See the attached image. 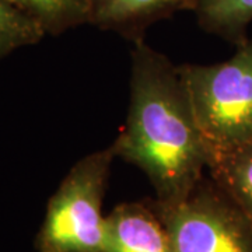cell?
<instances>
[{"instance_id":"obj_5","label":"cell","mask_w":252,"mask_h":252,"mask_svg":"<svg viewBox=\"0 0 252 252\" xmlns=\"http://www.w3.org/2000/svg\"><path fill=\"white\" fill-rule=\"evenodd\" d=\"M104 252H172L152 202L119 203L105 216Z\"/></svg>"},{"instance_id":"obj_7","label":"cell","mask_w":252,"mask_h":252,"mask_svg":"<svg viewBox=\"0 0 252 252\" xmlns=\"http://www.w3.org/2000/svg\"><path fill=\"white\" fill-rule=\"evenodd\" d=\"M207 174L252 221V140L213 156Z\"/></svg>"},{"instance_id":"obj_10","label":"cell","mask_w":252,"mask_h":252,"mask_svg":"<svg viewBox=\"0 0 252 252\" xmlns=\"http://www.w3.org/2000/svg\"><path fill=\"white\" fill-rule=\"evenodd\" d=\"M45 35L42 27L7 0H0V59L18 48L34 45Z\"/></svg>"},{"instance_id":"obj_8","label":"cell","mask_w":252,"mask_h":252,"mask_svg":"<svg viewBox=\"0 0 252 252\" xmlns=\"http://www.w3.org/2000/svg\"><path fill=\"white\" fill-rule=\"evenodd\" d=\"M193 13L203 31L237 46L247 39L252 0H198Z\"/></svg>"},{"instance_id":"obj_2","label":"cell","mask_w":252,"mask_h":252,"mask_svg":"<svg viewBox=\"0 0 252 252\" xmlns=\"http://www.w3.org/2000/svg\"><path fill=\"white\" fill-rule=\"evenodd\" d=\"M178 70L210 158L252 140V38L224 62L184 63Z\"/></svg>"},{"instance_id":"obj_6","label":"cell","mask_w":252,"mask_h":252,"mask_svg":"<svg viewBox=\"0 0 252 252\" xmlns=\"http://www.w3.org/2000/svg\"><path fill=\"white\" fill-rule=\"evenodd\" d=\"M198 0H89V24L136 42L152 24L178 11L195 10Z\"/></svg>"},{"instance_id":"obj_9","label":"cell","mask_w":252,"mask_h":252,"mask_svg":"<svg viewBox=\"0 0 252 252\" xmlns=\"http://www.w3.org/2000/svg\"><path fill=\"white\" fill-rule=\"evenodd\" d=\"M36 21L45 34L58 35L89 24V0H7Z\"/></svg>"},{"instance_id":"obj_4","label":"cell","mask_w":252,"mask_h":252,"mask_svg":"<svg viewBox=\"0 0 252 252\" xmlns=\"http://www.w3.org/2000/svg\"><path fill=\"white\" fill-rule=\"evenodd\" d=\"M152 205L172 252H252V221L210 177L178 205Z\"/></svg>"},{"instance_id":"obj_1","label":"cell","mask_w":252,"mask_h":252,"mask_svg":"<svg viewBox=\"0 0 252 252\" xmlns=\"http://www.w3.org/2000/svg\"><path fill=\"white\" fill-rule=\"evenodd\" d=\"M133 44L129 109L111 146L146 174L154 205L174 206L205 177L210 156L178 64L144 39Z\"/></svg>"},{"instance_id":"obj_3","label":"cell","mask_w":252,"mask_h":252,"mask_svg":"<svg viewBox=\"0 0 252 252\" xmlns=\"http://www.w3.org/2000/svg\"><path fill=\"white\" fill-rule=\"evenodd\" d=\"M117 157L112 146L84 156L49 199L35 238L38 252H104L102 203Z\"/></svg>"}]
</instances>
